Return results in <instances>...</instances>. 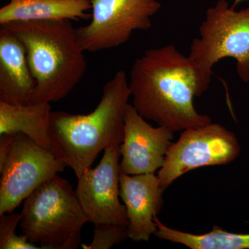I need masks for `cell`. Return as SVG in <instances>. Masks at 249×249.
<instances>
[{"instance_id": "5", "label": "cell", "mask_w": 249, "mask_h": 249, "mask_svg": "<svg viewBox=\"0 0 249 249\" xmlns=\"http://www.w3.org/2000/svg\"><path fill=\"white\" fill-rule=\"evenodd\" d=\"M227 0H219L206 11L188 55L196 73L199 96L208 89L213 67L223 58H232L237 74L249 81V8L235 11Z\"/></svg>"}, {"instance_id": "14", "label": "cell", "mask_w": 249, "mask_h": 249, "mask_svg": "<svg viewBox=\"0 0 249 249\" xmlns=\"http://www.w3.org/2000/svg\"><path fill=\"white\" fill-rule=\"evenodd\" d=\"M50 103L14 105L0 101V134H25L41 147L52 150Z\"/></svg>"}, {"instance_id": "13", "label": "cell", "mask_w": 249, "mask_h": 249, "mask_svg": "<svg viewBox=\"0 0 249 249\" xmlns=\"http://www.w3.org/2000/svg\"><path fill=\"white\" fill-rule=\"evenodd\" d=\"M91 0H10L0 9V25L14 22L89 19Z\"/></svg>"}, {"instance_id": "18", "label": "cell", "mask_w": 249, "mask_h": 249, "mask_svg": "<svg viewBox=\"0 0 249 249\" xmlns=\"http://www.w3.org/2000/svg\"><path fill=\"white\" fill-rule=\"evenodd\" d=\"M1 249H42L37 247L28 240L26 236L18 235L15 234L12 237L8 239L4 243L0 245Z\"/></svg>"}, {"instance_id": "4", "label": "cell", "mask_w": 249, "mask_h": 249, "mask_svg": "<svg viewBox=\"0 0 249 249\" xmlns=\"http://www.w3.org/2000/svg\"><path fill=\"white\" fill-rule=\"evenodd\" d=\"M19 224L23 235L46 249H76L89 222L71 183L58 175L24 200Z\"/></svg>"}, {"instance_id": "9", "label": "cell", "mask_w": 249, "mask_h": 249, "mask_svg": "<svg viewBox=\"0 0 249 249\" xmlns=\"http://www.w3.org/2000/svg\"><path fill=\"white\" fill-rule=\"evenodd\" d=\"M120 146L107 147L94 168L78 178L77 196L88 218L93 224L128 226L125 206L119 200Z\"/></svg>"}, {"instance_id": "3", "label": "cell", "mask_w": 249, "mask_h": 249, "mask_svg": "<svg viewBox=\"0 0 249 249\" xmlns=\"http://www.w3.org/2000/svg\"><path fill=\"white\" fill-rule=\"evenodd\" d=\"M1 27L16 36L27 51L36 81L29 104L58 102L80 83L87 62L71 20L14 22Z\"/></svg>"}, {"instance_id": "1", "label": "cell", "mask_w": 249, "mask_h": 249, "mask_svg": "<svg viewBox=\"0 0 249 249\" xmlns=\"http://www.w3.org/2000/svg\"><path fill=\"white\" fill-rule=\"evenodd\" d=\"M129 87L139 114L174 132L212 122L196 110L193 101L199 94L196 73L188 57L173 45L148 49L137 59Z\"/></svg>"}, {"instance_id": "16", "label": "cell", "mask_w": 249, "mask_h": 249, "mask_svg": "<svg viewBox=\"0 0 249 249\" xmlns=\"http://www.w3.org/2000/svg\"><path fill=\"white\" fill-rule=\"evenodd\" d=\"M129 238L127 227L114 224L94 225L93 240L89 245L81 244L85 249H109Z\"/></svg>"}, {"instance_id": "2", "label": "cell", "mask_w": 249, "mask_h": 249, "mask_svg": "<svg viewBox=\"0 0 249 249\" xmlns=\"http://www.w3.org/2000/svg\"><path fill=\"white\" fill-rule=\"evenodd\" d=\"M130 97L127 75L120 70L103 86L101 101L92 112H51L52 151L77 178L91 168L103 150L124 142V113Z\"/></svg>"}, {"instance_id": "10", "label": "cell", "mask_w": 249, "mask_h": 249, "mask_svg": "<svg viewBox=\"0 0 249 249\" xmlns=\"http://www.w3.org/2000/svg\"><path fill=\"white\" fill-rule=\"evenodd\" d=\"M175 132L164 126L152 127L128 103L124 113V142L121 144L120 173H155L164 163Z\"/></svg>"}, {"instance_id": "15", "label": "cell", "mask_w": 249, "mask_h": 249, "mask_svg": "<svg viewBox=\"0 0 249 249\" xmlns=\"http://www.w3.org/2000/svg\"><path fill=\"white\" fill-rule=\"evenodd\" d=\"M154 220L157 227L156 237L191 249H249V233H233L214 226L211 232L196 235L167 227L157 215Z\"/></svg>"}, {"instance_id": "8", "label": "cell", "mask_w": 249, "mask_h": 249, "mask_svg": "<svg viewBox=\"0 0 249 249\" xmlns=\"http://www.w3.org/2000/svg\"><path fill=\"white\" fill-rule=\"evenodd\" d=\"M66 166L52 150L25 134H16L9 156L0 168V214L14 212L36 188Z\"/></svg>"}, {"instance_id": "11", "label": "cell", "mask_w": 249, "mask_h": 249, "mask_svg": "<svg viewBox=\"0 0 249 249\" xmlns=\"http://www.w3.org/2000/svg\"><path fill=\"white\" fill-rule=\"evenodd\" d=\"M120 197L128 218V237L134 242H147L157 231L154 217L163 205L164 190L155 173L129 175L120 173Z\"/></svg>"}, {"instance_id": "20", "label": "cell", "mask_w": 249, "mask_h": 249, "mask_svg": "<svg viewBox=\"0 0 249 249\" xmlns=\"http://www.w3.org/2000/svg\"><path fill=\"white\" fill-rule=\"evenodd\" d=\"M243 1V0H234V4L232 5V6H234V7H235L236 6H237V4H238L240 2V1Z\"/></svg>"}, {"instance_id": "6", "label": "cell", "mask_w": 249, "mask_h": 249, "mask_svg": "<svg viewBox=\"0 0 249 249\" xmlns=\"http://www.w3.org/2000/svg\"><path fill=\"white\" fill-rule=\"evenodd\" d=\"M240 152L235 134L221 124L211 122L185 129L168 149L164 163L159 170L160 186L165 191L191 170L231 163Z\"/></svg>"}, {"instance_id": "19", "label": "cell", "mask_w": 249, "mask_h": 249, "mask_svg": "<svg viewBox=\"0 0 249 249\" xmlns=\"http://www.w3.org/2000/svg\"><path fill=\"white\" fill-rule=\"evenodd\" d=\"M16 134H0V168L4 165L12 146Z\"/></svg>"}, {"instance_id": "17", "label": "cell", "mask_w": 249, "mask_h": 249, "mask_svg": "<svg viewBox=\"0 0 249 249\" xmlns=\"http://www.w3.org/2000/svg\"><path fill=\"white\" fill-rule=\"evenodd\" d=\"M20 219V214L11 213L0 214V245L16 234L15 231Z\"/></svg>"}, {"instance_id": "7", "label": "cell", "mask_w": 249, "mask_h": 249, "mask_svg": "<svg viewBox=\"0 0 249 249\" xmlns=\"http://www.w3.org/2000/svg\"><path fill=\"white\" fill-rule=\"evenodd\" d=\"M91 20L76 29L84 52H97L124 45L134 31L152 27L151 17L161 4L157 0H91Z\"/></svg>"}, {"instance_id": "12", "label": "cell", "mask_w": 249, "mask_h": 249, "mask_svg": "<svg viewBox=\"0 0 249 249\" xmlns=\"http://www.w3.org/2000/svg\"><path fill=\"white\" fill-rule=\"evenodd\" d=\"M36 81L24 44L9 30L0 29V101L29 104Z\"/></svg>"}]
</instances>
